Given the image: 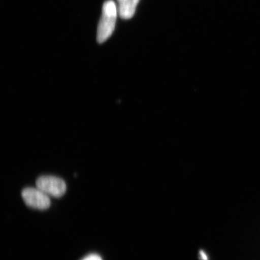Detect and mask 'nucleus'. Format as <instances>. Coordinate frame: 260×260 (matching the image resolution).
I'll list each match as a JSON object with an SVG mask.
<instances>
[{
	"label": "nucleus",
	"instance_id": "nucleus-1",
	"mask_svg": "<svg viewBox=\"0 0 260 260\" xmlns=\"http://www.w3.org/2000/svg\"><path fill=\"white\" fill-rule=\"evenodd\" d=\"M117 13L118 10L112 0H109L104 4L97 30V41L99 43H103L112 35L115 30Z\"/></svg>",
	"mask_w": 260,
	"mask_h": 260
},
{
	"label": "nucleus",
	"instance_id": "nucleus-2",
	"mask_svg": "<svg viewBox=\"0 0 260 260\" xmlns=\"http://www.w3.org/2000/svg\"><path fill=\"white\" fill-rule=\"evenodd\" d=\"M37 186L45 194L56 198L62 197L67 190L66 183L62 179L54 176L39 178Z\"/></svg>",
	"mask_w": 260,
	"mask_h": 260
},
{
	"label": "nucleus",
	"instance_id": "nucleus-3",
	"mask_svg": "<svg viewBox=\"0 0 260 260\" xmlns=\"http://www.w3.org/2000/svg\"><path fill=\"white\" fill-rule=\"evenodd\" d=\"M22 199L28 207L39 210H45L50 206V198L38 188L28 187L22 190Z\"/></svg>",
	"mask_w": 260,
	"mask_h": 260
},
{
	"label": "nucleus",
	"instance_id": "nucleus-4",
	"mask_svg": "<svg viewBox=\"0 0 260 260\" xmlns=\"http://www.w3.org/2000/svg\"><path fill=\"white\" fill-rule=\"evenodd\" d=\"M118 3V12L123 19L132 18L135 15L139 0H117Z\"/></svg>",
	"mask_w": 260,
	"mask_h": 260
},
{
	"label": "nucleus",
	"instance_id": "nucleus-5",
	"mask_svg": "<svg viewBox=\"0 0 260 260\" xmlns=\"http://www.w3.org/2000/svg\"><path fill=\"white\" fill-rule=\"evenodd\" d=\"M82 260H103L99 255L96 254H91L86 256Z\"/></svg>",
	"mask_w": 260,
	"mask_h": 260
}]
</instances>
